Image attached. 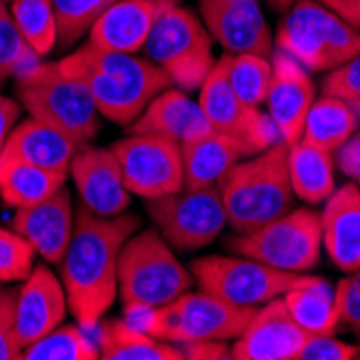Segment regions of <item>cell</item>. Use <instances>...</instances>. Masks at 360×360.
Returning <instances> with one entry per match:
<instances>
[{
	"instance_id": "17",
	"label": "cell",
	"mask_w": 360,
	"mask_h": 360,
	"mask_svg": "<svg viewBox=\"0 0 360 360\" xmlns=\"http://www.w3.org/2000/svg\"><path fill=\"white\" fill-rule=\"evenodd\" d=\"M80 203L97 216H119L132 203L115 153L100 147H80L70 165Z\"/></svg>"
},
{
	"instance_id": "23",
	"label": "cell",
	"mask_w": 360,
	"mask_h": 360,
	"mask_svg": "<svg viewBox=\"0 0 360 360\" xmlns=\"http://www.w3.org/2000/svg\"><path fill=\"white\" fill-rule=\"evenodd\" d=\"M80 145L58 132L56 127L30 117L13 127L3 151H0V165L24 162V165L70 175V165Z\"/></svg>"
},
{
	"instance_id": "15",
	"label": "cell",
	"mask_w": 360,
	"mask_h": 360,
	"mask_svg": "<svg viewBox=\"0 0 360 360\" xmlns=\"http://www.w3.org/2000/svg\"><path fill=\"white\" fill-rule=\"evenodd\" d=\"M201 20L226 52L272 56V32L259 0H199Z\"/></svg>"
},
{
	"instance_id": "46",
	"label": "cell",
	"mask_w": 360,
	"mask_h": 360,
	"mask_svg": "<svg viewBox=\"0 0 360 360\" xmlns=\"http://www.w3.org/2000/svg\"><path fill=\"white\" fill-rule=\"evenodd\" d=\"M5 3H9V0H5Z\"/></svg>"
},
{
	"instance_id": "25",
	"label": "cell",
	"mask_w": 360,
	"mask_h": 360,
	"mask_svg": "<svg viewBox=\"0 0 360 360\" xmlns=\"http://www.w3.org/2000/svg\"><path fill=\"white\" fill-rule=\"evenodd\" d=\"M335 153L307 141L287 147V169L293 194L309 205H319L337 190Z\"/></svg>"
},
{
	"instance_id": "38",
	"label": "cell",
	"mask_w": 360,
	"mask_h": 360,
	"mask_svg": "<svg viewBox=\"0 0 360 360\" xmlns=\"http://www.w3.org/2000/svg\"><path fill=\"white\" fill-rule=\"evenodd\" d=\"M18 291L0 289V360H20L22 343L15 330Z\"/></svg>"
},
{
	"instance_id": "28",
	"label": "cell",
	"mask_w": 360,
	"mask_h": 360,
	"mask_svg": "<svg viewBox=\"0 0 360 360\" xmlns=\"http://www.w3.org/2000/svg\"><path fill=\"white\" fill-rule=\"evenodd\" d=\"M358 115L352 104L333 95L315 97L307 115L302 139L319 149L337 153L358 129Z\"/></svg>"
},
{
	"instance_id": "32",
	"label": "cell",
	"mask_w": 360,
	"mask_h": 360,
	"mask_svg": "<svg viewBox=\"0 0 360 360\" xmlns=\"http://www.w3.org/2000/svg\"><path fill=\"white\" fill-rule=\"evenodd\" d=\"M9 13L24 41L37 56H46L58 44V24L52 0H9Z\"/></svg>"
},
{
	"instance_id": "11",
	"label": "cell",
	"mask_w": 360,
	"mask_h": 360,
	"mask_svg": "<svg viewBox=\"0 0 360 360\" xmlns=\"http://www.w3.org/2000/svg\"><path fill=\"white\" fill-rule=\"evenodd\" d=\"M160 236L177 250H199L218 240L226 224V212L218 188L179 190L175 194L145 199Z\"/></svg>"
},
{
	"instance_id": "27",
	"label": "cell",
	"mask_w": 360,
	"mask_h": 360,
	"mask_svg": "<svg viewBox=\"0 0 360 360\" xmlns=\"http://www.w3.org/2000/svg\"><path fill=\"white\" fill-rule=\"evenodd\" d=\"M283 302L309 335H335L339 330L337 289L326 278L311 274L302 285L289 289Z\"/></svg>"
},
{
	"instance_id": "34",
	"label": "cell",
	"mask_w": 360,
	"mask_h": 360,
	"mask_svg": "<svg viewBox=\"0 0 360 360\" xmlns=\"http://www.w3.org/2000/svg\"><path fill=\"white\" fill-rule=\"evenodd\" d=\"M39 58L41 56L32 52V48L20 35L5 0H0V84L37 65Z\"/></svg>"
},
{
	"instance_id": "22",
	"label": "cell",
	"mask_w": 360,
	"mask_h": 360,
	"mask_svg": "<svg viewBox=\"0 0 360 360\" xmlns=\"http://www.w3.org/2000/svg\"><path fill=\"white\" fill-rule=\"evenodd\" d=\"M212 125L199 102H194L184 89H165L147 104L139 119L129 125L132 134H158L171 141L188 143L212 132Z\"/></svg>"
},
{
	"instance_id": "14",
	"label": "cell",
	"mask_w": 360,
	"mask_h": 360,
	"mask_svg": "<svg viewBox=\"0 0 360 360\" xmlns=\"http://www.w3.org/2000/svg\"><path fill=\"white\" fill-rule=\"evenodd\" d=\"M272 82L266 97L268 115L281 132V141L289 147L302 139L307 115L317 97L311 72L289 56L287 52L274 48L272 52Z\"/></svg>"
},
{
	"instance_id": "45",
	"label": "cell",
	"mask_w": 360,
	"mask_h": 360,
	"mask_svg": "<svg viewBox=\"0 0 360 360\" xmlns=\"http://www.w3.org/2000/svg\"><path fill=\"white\" fill-rule=\"evenodd\" d=\"M352 108L356 110V115H358V121H360V102H356V104H352Z\"/></svg>"
},
{
	"instance_id": "36",
	"label": "cell",
	"mask_w": 360,
	"mask_h": 360,
	"mask_svg": "<svg viewBox=\"0 0 360 360\" xmlns=\"http://www.w3.org/2000/svg\"><path fill=\"white\" fill-rule=\"evenodd\" d=\"M321 95L339 97L347 104L360 102V54L326 74L321 80Z\"/></svg>"
},
{
	"instance_id": "39",
	"label": "cell",
	"mask_w": 360,
	"mask_h": 360,
	"mask_svg": "<svg viewBox=\"0 0 360 360\" xmlns=\"http://www.w3.org/2000/svg\"><path fill=\"white\" fill-rule=\"evenodd\" d=\"M360 345L335 339V335H311L298 354V360H354Z\"/></svg>"
},
{
	"instance_id": "42",
	"label": "cell",
	"mask_w": 360,
	"mask_h": 360,
	"mask_svg": "<svg viewBox=\"0 0 360 360\" xmlns=\"http://www.w3.org/2000/svg\"><path fill=\"white\" fill-rule=\"evenodd\" d=\"M20 115H22V106L13 102L11 97L0 95V151H3L9 134L13 132Z\"/></svg>"
},
{
	"instance_id": "16",
	"label": "cell",
	"mask_w": 360,
	"mask_h": 360,
	"mask_svg": "<svg viewBox=\"0 0 360 360\" xmlns=\"http://www.w3.org/2000/svg\"><path fill=\"white\" fill-rule=\"evenodd\" d=\"M311 335L302 330L281 298L261 304L231 347L233 360H298Z\"/></svg>"
},
{
	"instance_id": "5",
	"label": "cell",
	"mask_w": 360,
	"mask_h": 360,
	"mask_svg": "<svg viewBox=\"0 0 360 360\" xmlns=\"http://www.w3.org/2000/svg\"><path fill=\"white\" fill-rule=\"evenodd\" d=\"M15 91L32 119L56 127L76 145L86 147L100 129V112L89 89L63 74L58 63H37L15 76Z\"/></svg>"
},
{
	"instance_id": "31",
	"label": "cell",
	"mask_w": 360,
	"mask_h": 360,
	"mask_svg": "<svg viewBox=\"0 0 360 360\" xmlns=\"http://www.w3.org/2000/svg\"><path fill=\"white\" fill-rule=\"evenodd\" d=\"M97 360L100 347L84 333L80 323H60L41 339L26 345L20 360Z\"/></svg>"
},
{
	"instance_id": "44",
	"label": "cell",
	"mask_w": 360,
	"mask_h": 360,
	"mask_svg": "<svg viewBox=\"0 0 360 360\" xmlns=\"http://www.w3.org/2000/svg\"><path fill=\"white\" fill-rule=\"evenodd\" d=\"M296 0H268V5L274 9V11H287Z\"/></svg>"
},
{
	"instance_id": "41",
	"label": "cell",
	"mask_w": 360,
	"mask_h": 360,
	"mask_svg": "<svg viewBox=\"0 0 360 360\" xmlns=\"http://www.w3.org/2000/svg\"><path fill=\"white\" fill-rule=\"evenodd\" d=\"M335 162L339 171L358 186L360 190V127L354 132V136L335 153Z\"/></svg>"
},
{
	"instance_id": "3",
	"label": "cell",
	"mask_w": 360,
	"mask_h": 360,
	"mask_svg": "<svg viewBox=\"0 0 360 360\" xmlns=\"http://www.w3.org/2000/svg\"><path fill=\"white\" fill-rule=\"evenodd\" d=\"M226 224L236 233L255 231L293 207L287 169V145L281 141L229 169L218 181Z\"/></svg>"
},
{
	"instance_id": "20",
	"label": "cell",
	"mask_w": 360,
	"mask_h": 360,
	"mask_svg": "<svg viewBox=\"0 0 360 360\" xmlns=\"http://www.w3.org/2000/svg\"><path fill=\"white\" fill-rule=\"evenodd\" d=\"M171 3L162 0H119L89 30V44L102 50L136 54L145 48L155 20Z\"/></svg>"
},
{
	"instance_id": "8",
	"label": "cell",
	"mask_w": 360,
	"mask_h": 360,
	"mask_svg": "<svg viewBox=\"0 0 360 360\" xmlns=\"http://www.w3.org/2000/svg\"><path fill=\"white\" fill-rule=\"evenodd\" d=\"M226 248L283 272L311 274L319 266L323 248L319 212L311 207L289 210L255 231L236 233Z\"/></svg>"
},
{
	"instance_id": "1",
	"label": "cell",
	"mask_w": 360,
	"mask_h": 360,
	"mask_svg": "<svg viewBox=\"0 0 360 360\" xmlns=\"http://www.w3.org/2000/svg\"><path fill=\"white\" fill-rule=\"evenodd\" d=\"M141 220L132 214L97 216L82 203L74 233L60 261V283L68 307L82 328H95L117 298V266L125 240L136 233Z\"/></svg>"
},
{
	"instance_id": "26",
	"label": "cell",
	"mask_w": 360,
	"mask_h": 360,
	"mask_svg": "<svg viewBox=\"0 0 360 360\" xmlns=\"http://www.w3.org/2000/svg\"><path fill=\"white\" fill-rule=\"evenodd\" d=\"M97 347L104 360H184L179 345L151 337L127 317L106 319Z\"/></svg>"
},
{
	"instance_id": "12",
	"label": "cell",
	"mask_w": 360,
	"mask_h": 360,
	"mask_svg": "<svg viewBox=\"0 0 360 360\" xmlns=\"http://www.w3.org/2000/svg\"><path fill=\"white\" fill-rule=\"evenodd\" d=\"M125 188L141 199L184 190V158L177 141L158 134H129L110 145Z\"/></svg>"
},
{
	"instance_id": "13",
	"label": "cell",
	"mask_w": 360,
	"mask_h": 360,
	"mask_svg": "<svg viewBox=\"0 0 360 360\" xmlns=\"http://www.w3.org/2000/svg\"><path fill=\"white\" fill-rule=\"evenodd\" d=\"M199 91V104L216 132L246 143L255 153L281 143V132L270 115L240 100L218 60Z\"/></svg>"
},
{
	"instance_id": "19",
	"label": "cell",
	"mask_w": 360,
	"mask_h": 360,
	"mask_svg": "<svg viewBox=\"0 0 360 360\" xmlns=\"http://www.w3.org/2000/svg\"><path fill=\"white\" fill-rule=\"evenodd\" d=\"M74 205L68 188L56 190L37 205L15 210L11 229L30 242L48 264L58 266L74 233Z\"/></svg>"
},
{
	"instance_id": "33",
	"label": "cell",
	"mask_w": 360,
	"mask_h": 360,
	"mask_svg": "<svg viewBox=\"0 0 360 360\" xmlns=\"http://www.w3.org/2000/svg\"><path fill=\"white\" fill-rule=\"evenodd\" d=\"M115 3L119 0H52L58 24V44L74 46L78 39L89 35L95 20ZM162 3L177 5L179 0H162Z\"/></svg>"
},
{
	"instance_id": "47",
	"label": "cell",
	"mask_w": 360,
	"mask_h": 360,
	"mask_svg": "<svg viewBox=\"0 0 360 360\" xmlns=\"http://www.w3.org/2000/svg\"><path fill=\"white\" fill-rule=\"evenodd\" d=\"M358 358H360V354H358Z\"/></svg>"
},
{
	"instance_id": "40",
	"label": "cell",
	"mask_w": 360,
	"mask_h": 360,
	"mask_svg": "<svg viewBox=\"0 0 360 360\" xmlns=\"http://www.w3.org/2000/svg\"><path fill=\"white\" fill-rule=\"evenodd\" d=\"M179 349L184 354V360H226L231 358V347L226 341H212V339H201V341H188L179 343Z\"/></svg>"
},
{
	"instance_id": "24",
	"label": "cell",
	"mask_w": 360,
	"mask_h": 360,
	"mask_svg": "<svg viewBox=\"0 0 360 360\" xmlns=\"http://www.w3.org/2000/svg\"><path fill=\"white\" fill-rule=\"evenodd\" d=\"M255 151L222 132H212L196 136L188 143H181L184 158V188L186 190H203L214 188L222 179V175L238 165L240 160L252 155Z\"/></svg>"
},
{
	"instance_id": "7",
	"label": "cell",
	"mask_w": 360,
	"mask_h": 360,
	"mask_svg": "<svg viewBox=\"0 0 360 360\" xmlns=\"http://www.w3.org/2000/svg\"><path fill=\"white\" fill-rule=\"evenodd\" d=\"M276 48L309 72H333L360 54V30L317 0H296L278 26Z\"/></svg>"
},
{
	"instance_id": "43",
	"label": "cell",
	"mask_w": 360,
	"mask_h": 360,
	"mask_svg": "<svg viewBox=\"0 0 360 360\" xmlns=\"http://www.w3.org/2000/svg\"><path fill=\"white\" fill-rule=\"evenodd\" d=\"M317 3L360 30V0H317Z\"/></svg>"
},
{
	"instance_id": "30",
	"label": "cell",
	"mask_w": 360,
	"mask_h": 360,
	"mask_svg": "<svg viewBox=\"0 0 360 360\" xmlns=\"http://www.w3.org/2000/svg\"><path fill=\"white\" fill-rule=\"evenodd\" d=\"M220 68L229 80V86L248 106L261 108L272 82V58L250 52H229L220 60Z\"/></svg>"
},
{
	"instance_id": "37",
	"label": "cell",
	"mask_w": 360,
	"mask_h": 360,
	"mask_svg": "<svg viewBox=\"0 0 360 360\" xmlns=\"http://www.w3.org/2000/svg\"><path fill=\"white\" fill-rule=\"evenodd\" d=\"M337 289V309H339V326L347 328L360 339V268L347 272L343 281H339Z\"/></svg>"
},
{
	"instance_id": "10",
	"label": "cell",
	"mask_w": 360,
	"mask_h": 360,
	"mask_svg": "<svg viewBox=\"0 0 360 360\" xmlns=\"http://www.w3.org/2000/svg\"><path fill=\"white\" fill-rule=\"evenodd\" d=\"M190 272L201 291L236 307H261L285 296L289 289L302 285L311 276L283 272L242 255L199 257L190 264Z\"/></svg>"
},
{
	"instance_id": "4",
	"label": "cell",
	"mask_w": 360,
	"mask_h": 360,
	"mask_svg": "<svg viewBox=\"0 0 360 360\" xmlns=\"http://www.w3.org/2000/svg\"><path fill=\"white\" fill-rule=\"evenodd\" d=\"M192 285V272L179 264L158 229H143L125 240L117 266V293L125 315L165 307Z\"/></svg>"
},
{
	"instance_id": "29",
	"label": "cell",
	"mask_w": 360,
	"mask_h": 360,
	"mask_svg": "<svg viewBox=\"0 0 360 360\" xmlns=\"http://www.w3.org/2000/svg\"><path fill=\"white\" fill-rule=\"evenodd\" d=\"M65 181H68V173L39 169L24 162L0 165V196L13 210L41 203L60 190Z\"/></svg>"
},
{
	"instance_id": "2",
	"label": "cell",
	"mask_w": 360,
	"mask_h": 360,
	"mask_svg": "<svg viewBox=\"0 0 360 360\" xmlns=\"http://www.w3.org/2000/svg\"><path fill=\"white\" fill-rule=\"evenodd\" d=\"M58 68L80 80L89 89L97 112L117 125H132L158 93L173 86L153 60L91 44L58 60Z\"/></svg>"
},
{
	"instance_id": "35",
	"label": "cell",
	"mask_w": 360,
	"mask_h": 360,
	"mask_svg": "<svg viewBox=\"0 0 360 360\" xmlns=\"http://www.w3.org/2000/svg\"><path fill=\"white\" fill-rule=\"evenodd\" d=\"M35 248L13 229H0V283L24 281L35 268Z\"/></svg>"
},
{
	"instance_id": "6",
	"label": "cell",
	"mask_w": 360,
	"mask_h": 360,
	"mask_svg": "<svg viewBox=\"0 0 360 360\" xmlns=\"http://www.w3.org/2000/svg\"><path fill=\"white\" fill-rule=\"evenodd\" d=\"M259 307H236L207 291H186L173 302L151 311L125 315L139 328L167 343L188 341H236L250 323Z\"/></svg>"
},
{
	"instance_id": "9",
	"label": "cell",
	"mask_w": 360,
	"mask_h": 360,
	"mask_svg": "<svg viewBox=\"0 0 360 360\" xmlns=\"http://www.w3.org/2000/svg\"><path fill=\"white\" fill-rule=\"evenodd\" d=\"M143 50L184 91L201 89L216 65L205 24L179 5H169L162 11Z\"/></svg>"
},
{
	"instance_id": "21",
	"label": "cell",
	"mask_w": 360,
	"mask_h": 360,
	"mask_svg": "<svg viewBox=\"0 0 360 360\" xmlns=\"http://www.w3.org/2000/svg\"><path fill=\"white\" fill-rule=\"evenodd\" d=\"M323 203L321 244L339 270L354 272L360 268V190L354 181L343 184Z\"/></svg>"
},
{
	"instance_id": "18",
	"label": "cell",
	"mask_w": 360,
	"mask_h": 360,
	"mask_svg": "<svg viewBox=\"0 0 360 360\" xmlns=\"http://www.w3.org/2000/svg\"><path fill=\"white\" fill-rule=\"evenodd\" d=\"M68 293L48 266H35L15 298V330L22 349L41 339L68 315Z\"/></svg>"
}]
</instances>
